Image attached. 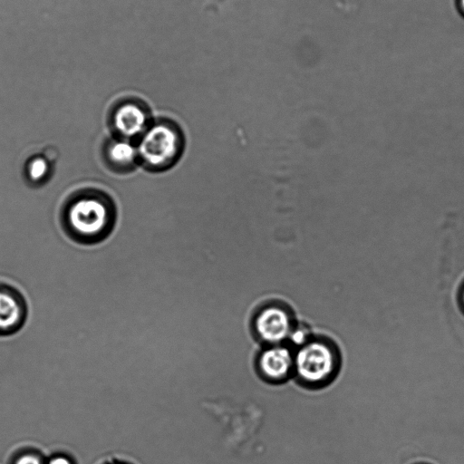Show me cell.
Listing matches in <instances>:
<instances>
[{"instance_id":"1","label":"cell","mask_w":464,"mask_h":464,"mask_svg":"<svg viewBox=\"0 0 464 464\" xmlns=\"http://www.w3.org/2000/svg\"><path fill=\"white\" fill-rule=\"evenodd\" d=\"M118 218L117 204L111 195L97 187H82L63 200L59 223L64 235L82 246L105 241L113 232Z\"/></svg>"},{"instance_id":"2","label":"cell","mask_w":464,"mask_h":464,"mask_svg":"<svg viewBox=\"0 0 464 464\" xmlns=\"http://www.w3.org/2000/svg\"><path fill=\"white\" fill-rule=\"evenodd\" d=\"M140 167L153 174L166 172L181 160L186 150V135L180 124L168 116L154 117L134 141Z\"/></svg>"},{"instance_id":"3","label":"cell","mask_w":464,"mask_h":464,"mask_svg":"<svg viewBox=\"0 0 464 464\" xmlns=\"http://www.w3.org/2000/svg\"><path fill=\"white\" fill-rule=\"evenodd\" d=\"M338 356L335 348L322 339L305 342L294 357V369L305 384L320 386L335 374Z\"/></svg>"},{"instance_id":"4","label":"cell","mask_w":464,"mask_h":464,"mask_svg":"<svg viewBox=\"0 0 464 464\" xmlns=\"http://www.w3.org/2000/svg\"><path fill=\"white\" fill-rule=\"evenodd\" d=\"M153 118L151 109L144 100L124 96L110 106L106 123L111 136L135 141Z\"/></svg>"},{"instance_id":"5","label":"cell","mask_w":464,"mask_h":464,"mask_svg":"<svg viewBox=\"0 0 464 464\" xmlns=\"http://www.w3.org/2000/svg\"><path fill=\"white\" fill-rule=\"evenodd\" d=\"M100 156L104 167L117 175L132 173L140 167L136 144L130 140L110 135L101 145Z\"/></svg>"},{"instance_id":"6","label":"cell","mask_w":464,"mask_h":464,"mask_svg":"<svg viewBox=\"0 0 464 464\" xmlns=\"http://www.w3.org/2000/svg\"><path fill=\"white\" fill-rule=\"evenodd\" d=\"M255 329L261 340L276 344L290 336L293 332V318L288 310L280 304H270L256 314Z\"/></svg>"},{"instance_id":"7","label":"cell","mask_w":464,"mask_h":464,"mask_svg":"<svg viewBox=\"0 0 464 464\" xmlns=\"http://www.w3.org/2000/svg\"><path fill=\"white\" fill-rule=\"evenodd\" d=\"M258 369L268 381L280 382L294 369V357L289 349L275 345L266 349L258 358Z\"/></svg>"},{"instance_id":"8","label":"cell","mask_w":464,"mask_h":464,"mask_svg":"<svg viewBox=\"0 0 464 464\" xmlns=\"http://www.w3.org/2000/svg\"><path fill=\"white\" fill-rule=\"evenodd\" d=\"M24 308L18 293L0 284V334L11 333L22 322Z\"/></svg>"},{"instance_id":"9","label":"cell","mask_w":464,"mask_h":464,"mask_svg":"<svg viewBox=\"0 0 464 464\" xmlns=\"http://www.w3.org/2000/svg\"><path fill=\"white\" fill-rule=\"evenodd\" d=\"M52 174V164L44 155H33L24 162V178L25 182L33 188H39L47 183Z\"/></svg>"},{"instance_id":"10","label":"cell","mask_w":464,"mask_h":464,"mask_svg":"<svg viewBox=\"0 0 464 464\" xmlns=\"http://www.w3.org/2000/svg\"><path fill=\"white\" fill-rule=\"evenodd\" d=\"M45 459L34 451H22L15 454L9 464H44Z\"/></svg>"},{"instance_id":"11","label":"cell","mask_w":464,"mask_h":464,"mask_svg":"<svg viewBox=\"0 0 464 464\" xmlns=\"http://www.w3.org/2000/svg\"><path fill=\"white\" fill-rule=\"evenodd\" d=\"M44 464H76L75 461L65 454H54L45 459Z\"/></svg>"},{"instance_id":"12","label":"cell","mask_w":464,"mask_h":464,"mask_svg":"<svg viewBox=\"0 0 464 464\" xmlns=\"http://www.w3.org/2000/svg\"><path fill=\"white\" fill-rule=\"evenodd\" d=\"M103 464H131V463H129L126 461H121V460H111V461H107Z\"/></svg>"},{"instance_id":"13","label":"cell","mask_w":464,"mask_h":464,"mask_svg":"<svg viewBox=\"0 0 464 464\" xmlns=\"http://www.w3.org/2000/svg\"><path fill=\"white\" fill-rule=\"evenodd\" d=\"M461 301H462V305L464 308V289H463L462 295H461Z\"/></svg>"},{"instance_id":"14","label":"cell","mask_w":464,"mask_h":464,"mask_svg":"<svg viewBox=\"0 0 464 464\" xmlns=\"http://www.w3.org/2000/svg\"><path fill=\"white\" fill-rule=\"evenodd\" d=\"M462 5H463V7H464V0H462Z\"/></svg>"}]
</instances>
